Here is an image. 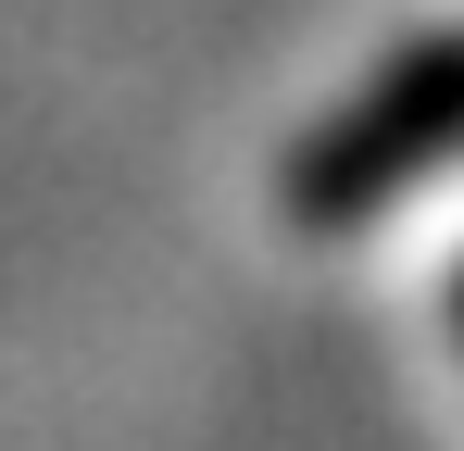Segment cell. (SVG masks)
I'll return each instance as SVG.
<instances>
[{"label":"cell","instance_id":"6da1fadb","mask_svg":"<svg viewBox=\"0 0 464 451\" xmlns=\"http://www.w3.org/2000/svg\"><path fill=\"white\" fill-rule=\"evenodd\" d=\"M452 139H464V51H427V63H401L377 101L302 163V201H314V214H364L377 188L427 176Z\"/></svg>","mask_w":464,"mask_h":451}]
</instances>
